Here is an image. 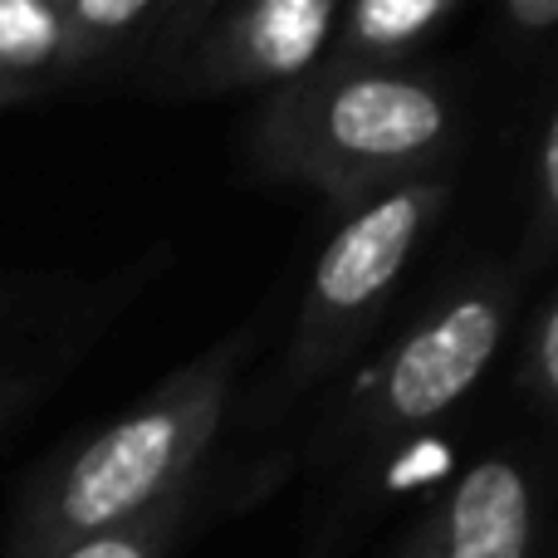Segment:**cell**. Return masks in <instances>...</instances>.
I'll use <instances>...</instances> for the list:
<instances>
[{
  "label": "cell",
  "mask_w": 558,
  "mask_h": 558,
  "mask_svg": "<svg viewBox=\"0 0 558 558\" xmlns=\"http://www.w3.org/2000/svg\"><path fill=\"white\" fill-rule=\"evenodd\" d=\"M461 10V0H357V5H338L333 45H328L324 64L402 69Z\"/></svg>",
  "instance_id": "obj_7"
},
{
  "label": "cell",
  "mask_w": 558,
  "mask_h": 558,
  "mask_svg": "<svg viewBox=\"0 0 558 558\" xmlns=\"http://www.w3.org/2000/svg\"><path fill=\"white\" fill-rule=\"evenodd\" d=\"M446 206H451V182L436 172L402 182L348 211V221L328 235L314 260L279 367L260 397V416L289 412L299 397L324 387L367 343V333L383 324L412 255L422 251L432 226L446 216Z\"/></svg>",
  "instance_id": "obj_4"
},
{
  "label": "cell",
  "mask_w": 558,
  "mask_h": 558,
  "mask_svg": "<svg viewBox=\"0 0 558 558\" xmlns=\"http://www.w3.org/2000/svg\"><path fill=\"white\" fill-rule=\"evenodd\" d=\"M162 260V255H153V260H143V265H133V279H118L113 289H108L104 299H98L94 308H88L84 318H74V324L64 328V333H54L49 343H39V348H29L25 357H15L10 363L5 353H0V432H5L10 422H15L20 412H29V407L45 397V387H54V377H59V367L69 363V357L78 353V348L94 338V328H98V318L104 314H113L118 304H123V294H133V284L143 279L153 265Z\"/></svg>",
  "instance_id": "obj_9"
},
{
  "label": "cell",
  "mask_w": 558,
  "mask_h": 558,
  "mask_svg": "<svg viewBox=\"0 0 558 558\" xmlns=\"http://www.w3.org/2000/svg\"><path fill=\"white\" fill-rule=\"evenodd\" d=\"M69 84L59 0H0V94H49Z\"/></svg>",
  "instance_id": "obj_8"
},
{
  "label": "cell",
  "mask_w": 558,
  "mask_h": 558,
  "mask_svg": "<svg viewBox=\"0 0 558 558\" xmlns=\"http://www.w3.org/2000/svg\"><path fill=\"white\" fill-rule=\"evenodd\" d=\"M500 25L520 39H544L558 25V0H505Z\"/></svg>",
  "instance_id": "obj_13"
},
{
  "label": "cell",
  "mask_w": 558,
  "mask_h": 558,
  "mask_svg": "<svg viewBox=\"0 0 558 558\" xmlns=\"http://www.w3.org/2000/svg\"><path fill=\"white\" fill-rule=\"evenodd\" d=\"M25 318H45L39 308H29V289L0 284V333H15Z\"/></svg>",
  "instance_id": "obj_14"
},
{
  "label": "cell",
  "mask_w": 558,
  "mask_h": 558,
  "mask_svg": "<svg viewBox=\"0 0 558 558\" xmlns=\"http://www.w3.org/2000/svg\"><path fill=\"white\" fill-rule=\"evenodd\" d=\"M338 0H206L186 39L153 69L147 84L177 98L279 94L328 59Z\"/></svg>",
  "instance_id": "obj_5"
},
{
  "label": "cell",
  "mask_w": 558,
  "mask_h": 558,
  "mask_svg": "<svg viewBox=\"0 0 558 558\" xmlns=\"http://www.w3.org/2000/svg\"><path fill=\"white\" fill-rule=\"evenodd\" d=\"M29 94H0V108H10V104H25Z\"/></svg>",
  "instance_id": "obj_15"
},
{
  "label": "cell",
  "mask_w": 558,
  "mask_h": 558,
  "mask_svg": "<svg viewBox=\"0 0 558 558\" xmlns=\"http://www.w3.org/2000/svg\"><path fill=\"white\" fill-rule=\"evenodd\" d=\"M461 113L426 69L318 64L265 94L245 128V162L265 182L304 186L338 211L451 162Z\"/></svg>",
  "instance_id": "obj_2"
},
{
  "label": "cell",
  "mask_w": 558,
  "mask_h": 558,
  "mask_svg": "<svg viewBox=\"0 0 558 558\" xmlns=\"http://www.w3.org/2000/svg\"><path fill=\"white\" fill-rule=\"evenodd\" d=\"M255 338V324L231 328L147 397H137L123 416L39 465L15 495L5 558H59L202 481V461L226 426Z\"/></svg>",
  "instance_id": "obj_1"
},
{
  "label": "cell",
  "mask_w": 558,
  "mask_h": 558,
  "mask_svg": "<svg viewBox=\"0 0 558 558\" xmlns=\"http://www.w3.org/2000/svg\"><path fill=\"white\" fill-rule=\"evenodd\" d=\"M539 490L524 461L481 456L465 465L387 558H530Z\"/></svg>",
  "instance_id": "obj_6"
},
{
  "label": "cell",
  "mask_w": 558,
  "mask_h": 558,
  "mask_svg": "<svg viewBox=\"0 0 558 558\" xmlns=\"http://www.w3.org/2000/svg\"><path fill=\"white\" fill-rule=\"evenodd\" d=\"M520 392L544 422L558 412V299L549 294L530 314V328L520 338Z\"/></svg>",
  "instance_id": "obj_11"
},
{
  "label": "cell",
  "mask_w": 558,
  "mask_h": 558,
  "mask_svg": "<svg viewBox=\"0 0 558 558\" xmlns=\"http://www.w3.org/2000/svg\"><path fill=\"white\" fill-rule=\"evenodd\" d=\"M196 495H202V481L177 490L172 500H162L157 510L137 514L133 524L94 534V539L74 544V549H64L59 558H172V549L182 544L186 520H192V510H196Z\"/></svg>",
  "instance_id": "obj_10"
},
{
  "label": "cell",
  "mask_w": 558,
  "mask_h": 558,
  "mask_svg": "<svg viewBox=\"0 0 558 558\" xmlns=\"http://www.w3.org/2000/svg\"><path fill=\"white\" fill-rule=\"evenodd\" d=\"M554 241H558V113H544L539 137H534V221H530V255H524V265L549 260Z\"/></svg>",
  "instance_id": "obj_12"
},
{
  "label": "cell",
  "mask_w": 558,
  "mask_h": 558,
  "mask_svg": "<svg viewBox=\"0 0 558 558\" xmlns=\"http://www.w3.org/2000/svg\"><path fill=\"white\" fill-rule=\"evenodd\" d=\"M514 294L520 265L500 260L475 265L446 294H436L318 426V461L373 471L383 456L456 412L500 353L514 318Z\"/></svg>",
  "instance_id": "obj_3"
}]
</instances>
